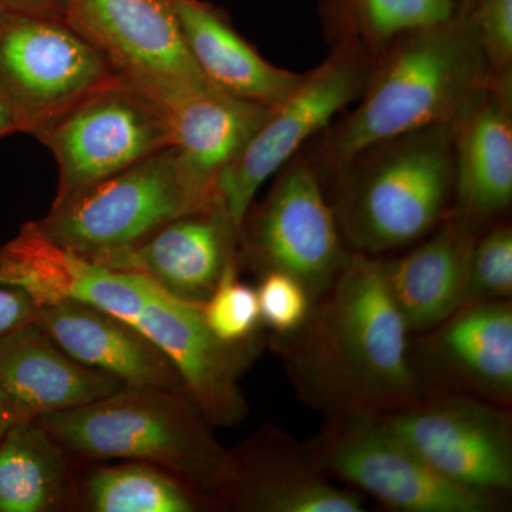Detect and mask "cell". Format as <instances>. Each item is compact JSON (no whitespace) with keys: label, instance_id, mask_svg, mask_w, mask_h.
Returning <instances> with one entry per match:
<instances>
[{"label":"cell","instance_id":"6da1fadb","mask_svg":"<svg viewBox=\"0 0 512 512\" xmlns=\"http://www.w3.org/2000/svg\"><path fill=\"white\" fill-rule=\"evenodd\" d=\"M412 333L384 278L380 256L352 252L305 323L274 336L302 402L335 416H382L421 393L410 363Z\"/></svg>","mask_w":512,"mask_h":512},{"label":"cell","instance_id":"7a4b0ae2","mask_svg":"<svg viewBox=\"0 0 512 512\" xmlns=\"http://www.w3.org/2000/svg\"><path fill=\"white\" fill-rule=\"evenodd\" d=\"M491 76L468 12L403 33L375 57L355 109L322 131L313 161L332 177L372 144L456 123Z\"/></svg>","mask_w":512,"mask_h":512},{"label":"cell","instance_id":"3957f363","mask_svg":"<svg viewBox=\"0 0 512 512\" xmlns=\"http://www.w3.org/2000/svg\"><path fill=\"white\" fill-rule=\"evenodd\" d=\"M35 420L66 453L153 464L211 504H224L234 483L232 450L218 443L212 424L185 393L127 386Z\"/></svg>","mask_w":512,"mask_h":512},{"label":"cell","instance_id":"277c9868","mask_svg":"<svg viewBox=\"0 0 512 512\" xmlns=\"http://www.w3.org/2000/svg\"><path fill=\"white\" fill-rule=\"evenodd\" d=\"M454 123L387 138L332 175L330 205L352 252L380 256L431 234L454 197Z\"/></svg>","mask_w":512,"mask_h":512},{"label":"cell","instance_id":"5b68a950","mask_svg":"<svg viewBox=\"0 0 512 512\" xmlns=\"http://www.w3.org/2000/svg\"><path fill=\"white\" fill-rule=\"evenodd\" d=\"M214 192L192 175L173 146L53 204L40 231L84 258L131 247L168 222L210 210Z\"/></svg>","mask_w":512,"mask_h":512},{"label":"cell","instance_id":"8992f818","mask_svg":"<svg viewBox=\"0 0 512 512\" xmlns=\"http://www.w3.org/2000/svg\"><path fill=\"white\" fill-rule=\"evenodd\" d=\"M120 80L66 18L0 12V104L20 133L39 138L67 111Z\"/></svg>","mask_w":512,"mask_h":512},{"label":"cell","instance_id":"52a82bcc","mask_svg":"<svg viewBox=\"0 0 512 512\" xmlns=\"http://www.w3.org/2000/svg\"><path fill=\"white\" fill-rule=\"evenodd\" d=\"M332 480L400 512H498L504 495L461 487L437 473L375 416L328 417L305 443Z\"/></svg>","mask_w":512,"mask_h":512},{"label":"cell","instance_id":"ba28073f","mask_svg":"<svg viewBox=\"0 0 512 512\" xmlns=\"http://www.w3.org/2000/svg\"><path fill=\"white\" fill-rule=\"evenodd\" d=\"M375 56L356 45H335L329 56L279 106L272 107L238 157L215 184V205L238 231L262 185L355 103Z\"/></svg>","mask_w":512,"mask_h":512},{"label":"cell","instance_id":"9c48e42d","mask_svg":"<svg viewBox=\"0 0 512 512\" xmlns=\"http://www.w3.org/2000/svg\"><path fill=\"white\" fill-rule=\"evenodd\" d=\"M238 245L255 271L293 276L313 303L328 292L352 254L313 160L285 167L265 200L248 211Z\"/></svg>","mask_w":512,"mask_h":512},{"label":"cell","instance_id":"30bf717a","mask_svg":"<svg viewBox=\"0 0 512 512\" xmlns=\"http://www.w3.org/2000/svg\"><path fill=\"white\" fill-rule=\"evenodd\" d=\"M377 419L447 480L481 493H511V407L423 390Z\"/></svg>","mask_w":512,"mask_h":512},{"label":"cell","instance_id":"8fae6325","mask_svg":"<svg viewBox=\"0 0 512 512\" xmlns=\"http://www.w3.org/2000/svg\"><path fill=\"white\" fill-rule=\"evenodd\" d=\"M37 140L59 168L53 204L173 146L163 110L124 80L67 111Z\"/></svg>","mask_w":512,"mask_h":512},{"label":"cell","instance_id":"7c38bea8","mask_svg":"<svg viewBox=\"0 0 512 512\" xmlns=\"http://www.w3.org/2000/svg\"><path fill=\"white\" fill-rule=\"evenodd\" d=\"M64 18L161 110L210 86L161 0H67Z\"/></svg>","mask_w":512,"mask_h":512},{"label":"cell","instance_id":"4fadbf2b","mask_svg":"<svg viewBox=\"0 0 512 512\" xmlns=\"http://www.w3.org/2000/svg\"><path fill=\"white\" fill-rule=\"evenodd\" d=\"M136 328L170 359L188 396L212 426H235L247 417L239 379L262 348L261 336L222 342L208 328L202 303L177 298L146 276Z\"/></svg>","mask_w":512,"mask_h":512},{"label":"cell","instance_id":"5bb4252c","mask_svg":"<svg viewBox=\"0 0 512 512\" xmlns=\"http://www.w3.org/2000/svg\"><path fill=\"white\" fill-rule=\"evenodd\" d=\"M410 339L421 392L464 394L512 404V302H470L436 328Z\"/></svg>","mask_w":512,"mask_h":512},{"label":"cell","instance_id":"9a60e30c","mask_svg":"<svg viewBox=\"0 0 512 512\" xmlns=\"http://www.w3.org/2000/svg\"><path fill=\"white\" fill-rule=\"evenodd\" d=\"M0 284L20 289L36 308L84 303L136 326L144 276L113 271L46 237L36 222L0 248Z\"/></svg>","mask_w":512,"mask_h":512},{"label":"cell","instance_id":"2e32d148","mask_svg":"<svg viewBox=\"0 0 512 512\" xmlns=\"http://www.w3.org/2000/svg\"><path fill=\"white\" fill-rule=\"evenodd\" d=\"M235 478L224 504L252 512H363L357 491L336 485L305 444L266 424L232 450Z\"/></svg>","mask_w":512,"mask_h":512},{"label":"cell","instance_id":"e0dca14e","mask_svg":"<svg viewBox=\"0 0 512 512\" xmlns=\"http://www.w3.org/2000/svg\"><path fill=\"white\" fill-rule=\"evenodd\" d=\"M238 231L217 205L168 222L131 247L90 261L113 271L134 272L164 291L195 303L214 292L229 261L237 258Z\"/></svg>","mask_w":512,"mask_h":512},{"label":"cell","instance_id":"ac0fdd59","mask_svg":"<svg viewBox=\"0 0 512 512\" xmlns=\"http://www.w3.org/2000/svg\"><path fill=\"white\" fill-rule=\"evenodd\" d=\"M450 215L481 228L512 202V70L491 76L454 123Z\"/></svg>","mask_w":512,"mask_h":512},{"label":"cell","instance_id":"d6986e66","mask_svg":"<svg viewBox=\"0 0 512 512\" xmlns=\"http://www.w3.org/2000/svg\"><path fill=\"white\" fill-rule=\"evenodd\" d=\"M124 387L67 355L36 320L0 338V397L20 419L76 409Z\"/></svg>","mask_w":512,"mask_h":512},{"label":"cell","instance_id":"ffe728a7","mask_svg":"<svg viewBox=\"0 0 512 512\" xmlns=\"http://www.w3.org/2000/svg\"><path fill=\"white\" fill-rule=\"evenodd\" d=\"M36 322L74 360L128 387L188 394L170 359L126 320L84 303L64 302L37 309Z\"/></svg>","mask_w":512,"mask_h":512},{"label":"cell","instance_id":"44dd1931","mask_svg":"<svg viewBox=\"0 0 512 512\" xmlns=\"http://www.w3.org/2000/svg\"><path fill=\"white\" fill-rule=\"evenodd\" d=\"M480 227L448 214L409 254L383 259L384 278L412 335L436 328L466 305Z\"/></svg>","mask_w":512,"mask_h":512},{"label":"cell","instance_id":"7402d4cb","mask_svg":"<svg viewBox=\"0 0 512 512\" xmlns=\"http://www.w3.org/2000/svg\"><path fill=\"white\" fill-rule=\"evenodd\" d=\"M185 46L205 79L222 92L259 106H279L305 80L269 63L220 9L202 0H167Z\"/></svg>","mask_w":512,"mask_h":512},{"label":"cell","instance_id":"603a6c76","mask_svg":"<svg viewBox=\"0 0 512 512\" xmlns=\"http://www.w3.org/2000/svg\"><path fill=\"white\" fill-rule=\"evenodd\" d=\"M268 111V107L238 99L210 84L184 94L163 113L170 124L173 147L215 197L218 177L238 157Z\"/></svg>","mask_w":512,"mask_h":512},{"label":"cell","instance_id":"cb8c5ba5","mask_svg":"<svg viewBox=\"0 0 512 512\" xmlns=\"http://www.w3.org/2000/svg\"><path fill=\"white\" fill-rule=\"evenodd\" d=\"M66 451L35 419L15 421L0 439V512H52L72 500Z\"/></svg>","mask_w":512,"mask_h":512},{"label":"cell","instance_id":"d4e9b609","mask_svg":"<svg viewBox=\"0 0 512 512\" xmlns=\"http://www.w3.org/2000/svg\"><path fill=\"white\" fill-rule=\"evenodd\" d=\"M454 0H322L320 16L332 45H356L373 56L396 37L450 19Z\"/></svg>","mask_w":512,"mask_h":512},{"label":"cell","instance_id":"484cf974","mask_svg":"<svg viewBox=\"0 0 512 512\" xmlns=\"http://www.w3.org/2000/svg\"><path fill=\"white\" fill-rule=\"evenodd\" d=\"M83 500L94 512H195L211 505L180 478L141 461L93 468Z\"/></svg>","mask_w":512,"mask_h":512},{"label":"cell","instance_id":"4316f807","mask_svg":"<svg viewBox=\"0 0 512 512\" xmlns=\"http://www.w3.org/2000/svg\"><path fill=\"white\" fill-rule=\"evenodd\" d=\"M202 315L211 332L225 343H244L259 336L256 289L239 279L237 258L225 266L220 282L202 303Z\"/></svg>","mask_w":512,"mask_h":512},{"label":"cell","instance_id":"83f0119b","mask_svg":"<svg viewBox=\"0 0 512 512\" xmlns=\"http://www.w3.org/2000/svg\"><path fill=\"white\" fill-rule=\"evenodd\" d=\"M512 296V229L494 225L478 235L470 259L467 301H507Z\"/></svg>","mask_w":512,"mask_h":512},{"label":"cell","instance_id":"f1b7e54d","mask_svg":"<svg viewBox=\"0 0 512 512\" xmlns=\"http://www.w3.org/2000/svg\"><path fill=\"white\" fill-rule=\"evenodd\" d=\"M256 296L261 325L272 330L275 336L292 335L301 328L313 305L305 286L284 272L261 275Z\"/></svg>","mask_w":512,"mask_h":512},{"label":"cell","instance_id":"f546056e","mask_svg":"<svg viewBox=\"0 0 512 512\" xmlns=\"http://www.w3.org/2000/svg\"><path fill=\"white\" fill-rule=\"evenodd\" d=\"M468 13L491 73L512 70V0H474Z\"/></svg>","mask_w":512,"mask_h":512},{"label":"cell","instance_id":"4dcf8cb0","mask_svg":"<svg viewBox=\"0 0 512 512\" xmlns=\"http://www.w3.org/2000/svg\"><path fill=\"white\" fill-rule=\"evenodd\" d=\"M37 308L20 289L0 284V338L36 320Z\"/></svg>","mask_w":512,"mask_h":512},{"label":"cell","instance_id":"1f68e13d","mask_svg":"<svg viewBox=\"0 0 512 512\" xmlns=\"http://www.w3.org/2000/svg\"><path fill=\"white\" fill-rule=\"evenodd\" d=\"M0 12L64 18V9L57 0H0Z\"/></svg>","mask_w":512,"mask_h":512},{"label":"cell","instance_id":"d6a6232c","mask_svg":"<svg viewBox=\"0 0 512 512\" xmlns=\"http://www.w3.org/2000/svg\"><path fill=\"white\" fill-rule=\"evenodd\" d=\"M18 420H22L18 414L13 412L8 404L0 402V439H2L3 434L6 433V430H8L9 427Z\"/></svg>","mask_w":512,"mask_h":512},{"label":"cell","instance_id":"836d02e7","mask_svg":"<svg viewBox=\"0 0 512 512\" xmlns=\"http://www.w3.org/2000/svg\"><path fill=\"white\" fill-rule=\"evenodd\" d=\"M12 133H18V130H16L13 120L10 119L8 111L0 104V138Z\"/></svg>","mask_w":512,"mask_h":512},{"label":"cell","instance_id":"e575fe53","mask_svg":"<svg viewBox=\"0 0 512 512\" xmlns=\"http://www.w3.org/2000/svg\"><path fill=\"white\" fill-rule=\"evenodd\" d=\"M454 2H456L458 12H470L474 0H454Z\"/></svg>","mask_w":512,"mask_h":512},{"label":"cell","instance_id":"d590c367","mask_svg":"<svg viewBox=\"0 0 512 512\" xmlns=\"http://www.w3.org/2000/svg\"><path fill=\"white\" fill-rule=\"evenodd\" d=\"M57 2H59V3H60V5H62V8H63V9H64V8H66V2H67V0H57Z\"/></svg>","mask_w":512,"mask_h":512},{"label":"cell","instance_id":"8d00e7d4","mask_svg":"<svg viewBox=\"0 0 512 512\" xmlns=\"http://www.w3.org/2000/svg\"><path fill=\"white\" fill-rule=\"evenodd\" d=\"M0 402H2V403H5V404H6L5 400H3V399H2V397H0Z\"/></svg>","mask_w":512,"mask_h":512},{"label":"cell","instance_id":"74e56055","mask_svg":"<svg viewBox=\"0 0 512 512\" xmlns=\"http://www.w3.org/2000/svg\"><path fill=\"white\" fill-rule=\"evenodd\" d=\"M161 2L167 3V0H161Z\"/></svg>","mask_w":512,"mask_h":512}]
</instances>
